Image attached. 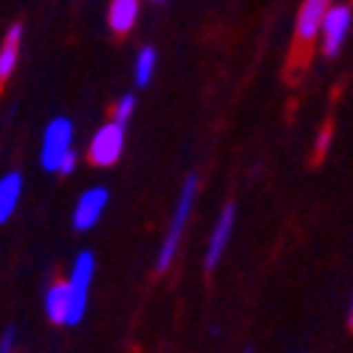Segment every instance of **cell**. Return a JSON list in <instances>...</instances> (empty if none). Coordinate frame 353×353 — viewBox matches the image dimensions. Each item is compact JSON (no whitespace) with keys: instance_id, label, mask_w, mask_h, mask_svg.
Returning <instances> with one entry per match:
<instances>
[{"instance_id":"obj_11","label":"cell","mask_w":353,"mask_h":353,"mask_svg":"<svg viewBox=\"0 0 353 353\" xmlns=\"http://www.w3.org/2000/svg\"><path fill=\"white\" fill-rule=\"evenodd\" d=\"M20 46H23V26L14 23V26H9L3 43H0V85L14 74V68L20 63Z\"/></svg>"},{"instance_id":"obj_17","label":"cell","mask_w":353,"mask_h":353,"mask_svg":"<svg viewBox=\"0 0 353 353\" xmlns=\"http://www.w3.org/2000/svg\"><path fill=\"white\" fill-rule=\"evenodd\" d=\"M77 161H79V153L77 150H71L63 161H60V167H57V172H60V175H71L74 170H77Z\"/></svg>"},{"instance_id":"obj_16","label":"cell","mask_w":353,"mask_h":353,"mask_svg":"<svg viewBox=\"0 0 353 353\" xmlns=\"http://www.w3.org/2000/svg\"><path fill=\"white\" fill-rule=\"evenodd\" d=\"M331 139H334V128L325 125L319 130V139H316V156H325V150L331 147Z\"/></svg>"},{"instance_id":"obj_10","label":"cell","mask_w":353,"mask_h":353,"mask_svg":"<svg viewBox=\"0 0 353 353\" xmlns=\"http://www.w3.org/2000/svg\"><path fill=\"white\" fill-rule=\"evenodd\" d=\"M141 3L139 0H110L108 3V26L113 34H128L139 23Z\"/></svg>"},{"instance_id":"obj_8","label":"cell","mask_w":353,"mask_h":353,"mask_svg":"<svg viewBox=\"0 0 353 353\" xmlns=\"http://www.w3.org/2000/svg\"><path fill=\"white\" fill-rule=\"evenodd\" d=\"M234 203H226L215 229H212V238H210V246H207V257H203V266H207V272H215L218 269V263L232 241V232H234Z\"/></svg>"},{"instance_id":"obj_19","label":"cell","mask_w":353,"mask_h":353,"mask_svg":"<svg viewBox=\"0 0 353 353\" xmlns=\"http://www.w3.org/2000/svg\"><path fill=\"white\" fill-rule=\"evenodd\" d=\"M153 3H164V0H153Z\"/></svg>"},{"instance_id":"obj_9","label":"cell","mask_w":353,"mask_h":353,"mask_svg":"<svg viewBox=\"0 0 353 353\" xmlns=\"http://www.w3.org/2000/svg\"><path fill=\"white\" fill-rule=\"evenodd\" d=\"M23 172L12 170L6 175H0V226L9 223L20 207V198H23Z\"/></svg>"},{"instance_id":"obj_13","label":"cell","mask_w":353,"mask_h":353,"mask_svg":"<svg viewBox=\"0 0 353 353\" xmlns=\"http://www.w3.org/2000/svg\"><path fill=\"white\" fill-rule=\"evenodd\" d=\"M156 63H159V54H156L153 46H144L136 54V65H133V82H136V88H147V85L153 82Z\"/></svg>"},{"instance_id":"obj_4","label":"cell","mask_w":353,"mask_h":353,"mask_svg":"<svg viewBox=\"0 0 353 353\" xmlns=\"http://www.w3.org/2000/svg\"><path fill=\"white\" fill-rule=\"evenodd\" d=\"M125 153V125L108 122L102 125L88 144V159L94 167H113Z\"/></svg>"},{"instance_id":"obj_6","label":"cell","mask_w":353,"mask_h":353,"mask_svg":"<svg viewBox=\"0 0 353 353\" xmlns=\"http://www.w3.org/2000/svg\"><path fill=\"white\" fill-rule=\"evenodd\" d=\"M108 203H110V192H108L105 187L85 190V192L77 198V203H74V215H71L74 229H77V232H91V229L102 221Z\"/></svg>"},{"instance_id":"obj_18","label":"cell","mask_w":353,"mask_h":353,"mask_svg":"<svg viewBox=\"0 0 353 353\" xmlns=\"http://www.w3.org/2000/svg\"><path fill=\"white\" fill-rule=\"evenodd\" d=\"M347 325L353 328V297H350V311H347Z\"/></svg>"},{"instance_id":"obj_5","label":"cell","mask_w":353,"mask_h":353,"mask_svg":"<svg viewBox=\"0 0 353 353\" xmlns=\"http://www.w3.org/2000/svg\"><path fill=\"white\" fill-rule=\"evenodd\" d=\"M350 20H353V12L347 3H334L325 17H322V26H319V43H322V54L328 57H336L347 40V32H350Z\"/></svg>"},{"instance_id":"obj_12","label":"cell","mask_w":353,"mask_h":353,"mask_svg":"<svg viewBox=\"0 0 353 353\" xmlns=\"http://www.w3.org/2000/svg\"><path fill=\"white\" fill-rule=\"evenodd\" d=\"M43 308H46V316L54 322V325H65V314H68V288H65V280L60 283H51L46 288V297H43Z\"/></svg>"},{"instance_id":"obj_1","label":"cell","mask_w":353,"mask_h":353,"mask_svg":"<svg viewBox=\"0 0 353 353\" xmlns=\"http://www.w3.org/2000/svg\"><path fill=\"white\" fill-rule=\"evenodd\" d=\"M195 192H198V175H190V179L184 181V187H181V192H179V201H175L172 221L167 226V234H164L159 257H156V272L159 274H164L172 266L175 252H179V243H181V234H184V226H187L190 212L195 207Z\"/></svg>"},{"instance_id":"obj_2","label":"cell","mask_w":353,"mask_h":353,"mask_svg":"<svg viewBox=\"0 0 353 353\" xmlns=\"http://www.w3.org/2000/svg\"><path fill=\"white\" fill-rule=\"evenodd\" d=\"M94 277H97V257L94 252H79L74 266H71V274L65 280V288H68V314H65V325H79L85 319V311H88V297H91V285H94Z\"/></svg>"},{"instance_id":"obj_3","label":"cell","mask_w":353,"mask_h":353,"mask_svg":"<svg viewBox=\"0 0 353 353\" xmlns=\"http://www.w3.org/2000/svg\"><path fill=\"white\" fill-rule=\"evenodd\" d=\"M71 150H74V122L68 116H54L40 139V167L46 172H57L60 161Z\"/></svg>"},{"instance_id":"obj_15","label":"cell","mask_w":353,"mask_h":353,"mask_svg":"<svg viewBox=\"0 0 353 353\" xmlns=\"http://www.w3.org/2000/svg\"><path fill=\"white\" fill-rule=\"evenodd\" d=\"M0 353H17V328L9 325L0 334Z\"/></svg>"},{"instance_id":"obj_14","label":"cell","mask_w":353,"mask_h":353,"mask_svg":"<svg viewBox=\"0 0 353 353\" xmlns=\"http://www.w3.org/2000/svg\"><path fill=\"white\" fill-rule=\"evenodd\" d=\"M133 113H136V97L133 94H125V97L116 99V105H113V122L116 125L128 128V122L133 119Z\"/></svg>"},{"instance_id":"obj_7","label":"cell","mask_w":353,"mask_h":353,"mask_svg":"<svg viewBox=\"0 0 353 353\" xmlns=\"http://www.w3.org/2000/svg\"><path fill=\"white\" fill-rule=\"evenodd\" d=\"M334 6V0H303L297 14V51L311 48V43L319 37V26L325 12Z\"/></svg>"}]
</instances>
